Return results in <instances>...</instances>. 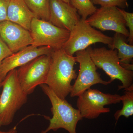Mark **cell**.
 Returning a JSON list of instances; mask_svg holds the SVG:
<instances>
[{"label":"cell","mask_w":133,"mask_h":133,"mask_svg":"<svg viewBox=\"0 0 133 133\" xmlns=\"http://www.w3.org/2000/svg\"><path fill=\"white\" fill-rule=\"evenodd\" d=\"M50 64L45 84L62 99L70 94L72 81L77 78L74 69L75 57L68 55L62 49L55 50L51 56Z\"/></svg>","instance_id":"cell-1"},{"label":"cell","mask_w":133,"mask_h":133,"mask_svg":"<svg viewBox=\"0 0 133 133\" xmlns=\"http://www.w3.org/2000/svg\"><path fill=\"white\" fill-rule=\"evenodd\" d=\"M0 96V128L10 125L16 112L25 104L28 96L21 87L17 69L10 71L2 82Z\"/></svg>","instance_id":"cell-2"},{"label":"cell","mask_w":133,"mask_h":133,"mask_svg":"<svg viewBox=\"0 0 133 133\" xmlns=\"http://www.w3.org/2000/svg\"><path fill=\"white\" fill-rule=\"evenodd\" d=\"M40 86L49 99L52 115L48 128L41 133H47L51 130L56 131L61 128L65 129L69 133H77V124L83 119L79 111L74 108L65 99L58 97L47 85L42 84Z\"/></svg>","instance_id":"cell-3"},{"label":"cell","mask_w":133,"mask_h":133,"mask_svg":"<svg viewBox=\"0 0 133 133\" xmlns=\"http://www.w3.org/2000/svg\"><path fill=\"white\" fill-rule=\"evenodd\" d=\"M86 49L97 68L102 69L110 77V84L115 79L121 81L122 85L118 90L129 88L133 84V71L123 68L120 63L116 49H108L105 47L92 48L89 46Z\"/></svg>","instance_id":"cell-4"},{"label":"cell","mask_w":133,"mask_h":133,"mask_svg":"<svg viewBox=\"0 0 133 133\" xmlns=\"http://www.w3.org/2000/svg\"><path fill=\"white\" fill-rule=\"evenodd\" d=\"M112 37L95 29L81 18L70 31L69 38L62 49L68 55L73 56L77 51L86 49L96 43H102L109 46L112 44Z\"/></svg>","instance_id":"cell-5"},{"label":"cell","mask_w":133,"mask_h":133,"mask_svg":"<svg viewBox=\"0 0 133 133\" xmlns=\"http://www.w3.org/2000/svg\"><path fill=\"white\" fill-rule=\"evenodd\" d=\"M77 107L83 118L94 119L102 114L110 111L107 105L116 104L121 101V96L102 92L97 89L90 88L78 96Z\"/></svg>","instance_id":"cell-6"},{"label":"cell","mask_w":133,"mask_h":133,"mask_svg":"<svg viewBox=\"0 0 133 133\" xmlns=\"http://www.w3.org/2000/svg\"><path fill=\"white\" fill-rule=\"evenodd\" d=\"M30 31L33 41L31 45L36 47L48 46L54 50L62 49L70 35L69 30L36 17L31 21Z\"/></svg>","instance_id":"cell-7"},{"label":"cell","mask_w":133,"mask_h":133,"mask_svg":"<svg viewBox=\"0 0 133 133\" xmlns=\"http://www.w3.org/2000/svg\"><path fill=\"white\" fill-rule=\"evenodd\" d=\"M51 60V56L42 55L17 69L20 85L27 95L32 93L37 86L45 84Z\"/></svg>","instance_id":"cell-8"},{"label":"cell","mask_w":133,"mask_h":133,"mask_svg":"<svg viewBox=\"0 0 133 133\" xmlns=\"http://www.w3.org/2000/svg\"><path fill=\"white\" fill-rule=\"evenodd\" d=\"M75 56L76 62L79 64L78 76L72 85L70 95L71 97H78L92 86L101 84L105 85L109 84L104 81L97 72V67L90 57L86 49L77 51Z\"/></svg>","instance_id":"cell-9"},{"label":"cell","mask_w":133,"mask_h":133,"mask_svg":"<svg viewBox=\"0 0 133 133\" xmlns=\"http://www.w3.org/2000/svg\"><path fill=\"white\" fill-rule=\"evenodd\" d=\"M93 28L102 31L112 30L128 37L129 35L123 16L117 7H101L86 19Z\"/></svg>","instance_id":"cell-10"},{"label":"cell","mask_w":133,"mask_h":133,"mask_svg":"<svg viewBox=\"0 0 133 133\" xmlns=\"http://www.w3.org/2000/svg\"><path fill=\"white\" fill-rule=\"evenodd\" d=\"M54 50L48 46L36 47L29 45L5 58L0 65V79L2 81L10 71L22 66L36 58L51 56Z\"/></svg>","instance_id":"cell-11"},{"label":"cell","mask_w":133,"mask_h":133,"mask_svg":"<svg viewBox=\"0 0 133 133\" xmlns=\"http://www.w3.org/2000/svg\"><path fill=\"white\" fill-rule=\"evenodd\" d=\"M0 37L13 53L31 45L30 31L9 21L0 22Z\"/></svg>","instance_id":"cell-12"},{"label":"cell","mask_w":133,"mask_h":133,"mask_svg":"<svg viewBox=\"0 0 133 133\" xmlns=\"http://www.w3.org/2000/svg\"><path fill=\"white\" fill-rule=\"evenodd\" d=\"M76 8L62 0L50 1L49 22L55 26L70 31L80 20Z\"/></svg>","instance_id":"cell-13"},{"label":"cell","mask_w":133,"mask_h":133,"mask_svg":"<svg viewBox=\"0 0 133 133\" xmlns=\"http://www.w3.org/2000/svg\"><path fill=\"white\" fill-rule=\"evenodd\" d=\"M35 17V15L24 0H10L8 10V21L19 24L30 31L31 21Z\"/></svg>","instance_id":"cell-14"},{"label":"cell","mask_w":133,"mask_h":133,"mask_svg":"<svg viewBox=\"0 0 133 133\" xmlns=\"http://www.w3.org/2000/svg\"><path fill=\"white\" fill-rule=\"evenodd\" d=\"M112 38V44L108 47L117 50L120 63L131 64L133 62V45L128 44L126 41V37L119 33H115Z\"/></svg>","instance_id":"cell-15"},{"label":"cell","mask_w":133,"mask_h":133,"mask_svg":"<svg viewBox=\"0 0 133 133\" xmlns=\"http://www.w3.org/2000/svg\"><path fill=\"white\" fill-rule=\"evenodd\" d=\"M50 0H24L28 7L36 17L49 21Z\"/></svg>","instance_id":"cell-16"},{"label":"cell","mask_w":133,"mask_h":133,"mask_svg":"<svg viewBox=\"0 0 133 133\" xmlns=\"http://www.w3.org/2000/svg\"><path fill=\"white\" fill-rule=\"evenodd\" d=\"M125 90L124 95L121 97L123 104L122 108L116 111L114 115L116 124L121 116H124L128 118L133 115V84Z\"/></svg>","instance_id":"cell-17"},{"label":"cell","mask_w":133,"mask_h":133,"mask_svg":"<svg viewBox=\"0 0 133 133\" xmlns=\"http://www.w3.org/2000/svg\"><path fill=\"white\" fill-rule=\"evenodd\" d=\"M70 3L77 9L78 14L84 20L95 13L97 9L90 0H70Z\"/></svg>","instance_id":"cell-18"},{"label":"cell","mask_w":133,"mask_h":133,"mask_svg":"<svg viewBox=\"0 0 133 133\" xmlns=\"http://www.w3.org/2000/svg\"><path fill=\"white\" fill-rule=\"evenodd\" d=\"M94 5H99L101 7H117L119 8L128 7V0H90Z\"/></svg>","instance_id":"cell-19"},{"label":"cell","mask_w":133,"mask_h":133,"mask_svg":"<svg viewBox=\"0 0 133 133\" xmlns=\"http://www.w3.org/2000/svg\"><path fill=\"white\" fill-rule=\"evenodd\" d=\"M119 8L120 12L123 16L126 22L127 27L129 28V35L128 37V41L129 44H133V13L126 12L124 10Z\"/></svg>","instance_id":"cell-20"},{"label":"cell","mask_w":133,"mask_h":133,"mask_svg":"<svg viewBox=\"0 0 133 133\" xmlns=\"http://www.w3.org/2000/svg\"><path fill=\"white\" fill-rule=\"evenodd\" d=\"M10 0H0V22L8 21V8Z\"/></svg>","instance_id":"cell-21"},{"label":"cell","mask_w":133,"mask_h":133,"mask_svg":"<svg viewBox=\"0 0 133 133\" xmlns=\"http://www.w3.org/2000/svg\"><path fill=\"white\" fill-rule=\"evenodd\" d=\"M12 54L9 48L0 37V65L5 58Z\"/></svg>","instance_id":"cell-22"},{"label":"cell","mask_w":133,"mask_h":133,"mask_svg":"<svg viewBox=\"0 0 133 133\" xmlns=\"http://www.w3.org/2000/svg\"><path fill=\"white\" fill-rule=\"evenodd\" d=\"M121 65V66L124 68V69L128 70L131 71H133V65L132 64H122L120 63Z\"/></svg>","instance_id":"cell-23"},{"label":"cell","mask_w":133,"mask_h":133,"mask_svg":"<svg viewBox=\"0 0 133 133\" xmlns=\"http://www.w3.org/2000/svg\"><path fill=\"white\" fill-rule=\"evenodd\" d=\"M0 133H17L16 126H15L13 128L11 129L8 131H6V132L0 131Z\"/></svg>","instance_id":"cell-24"},{"label":"cell","mask_w":133,"mask_h":133,"mask_svg":"<svg viewBox=\"0 0 133 133\" xmlns=\"http://www.w3.org/2000/svg\"><path fill=\"white\" fill-rule=\"evenodd\" d=\"M62 1L67 3H70V0H62Z\"/></svg>","instance_id":"cell-25"},{"label":"cell","mask_w":133,"mask_h":133,"mask_svg":"<svg viewBox=\"0 0 133 133\" xmlns=\"http://www.w3.org/2000/svg\"><path fill=\"white\" fill-rule=\"evenodd\" d=\"M2 80L1 79H0V87H1V85L2 82Z\"/></svg>","instance_id":"cell-26"}]
</instances>
